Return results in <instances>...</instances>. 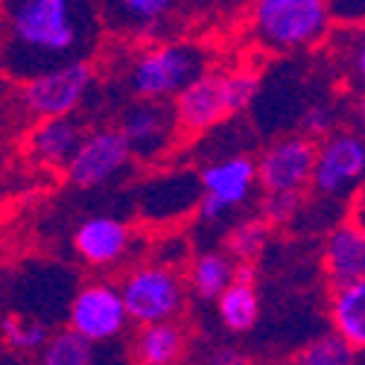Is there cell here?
I'll use <instances>...</instances> for the list:
<instances>
[{
  "mask_svg": "<svg viewBox=\"0 0 365 365\" xmlns=\"http://www.w3.org/2000/svg\"><path fill=\"white\" fill-rule=\"evenodd\" d=\"M193 365H249V359L237 345L217 342V345H205L193 359Z\"/></svg>",
  "mask_w": 365,
  "mask_h": 365,
  "instance_id": "cell-28",
  "label": "cell"
},
{
  "mask_svg": "<svg viewBox=\"0 0 365 365\" xmlns=\"http://www.w3.org/2000/svg\"><path fill=\"white\" fill-rule=\"evenodd\" d=\"M103 29L97 0H0V68L29 82L94 56Z\"/></svg>",
  "mask_w": 365,
  "mask_h": 365,
  "instance_id": "cell-1",
  "label": "cell"
},
{
  "mask_svg": "<svg viewBox=\"0 0 365 365\" xmlns=\"http://www.w3.org/2000/svg\"><path fill=\"white\" fill-rule=\"evenodd\" d=\"M319 140L287 135L269 143L257 158V181L263 193H304L313 187Z\"/></svg>",
  "mask_w": 365,
  "mask_h": 365,
  "instance_id": "cell-10",
  "label": "cell"
},
{
  "mask_svg": "<svg viewBox=\"0 0 365 365\" xmlns=\"http://www.w3.org/2000/svg\"><path fill=\"white\" fill-rule=\"evenodd\" d=\"M260 91L255 71H205L173 100L181 135H202L246 111Z\"/></svg>",
  "mask_w": 365,
  "mask_h": 365,
  "instance_id": "cell-3",
  "label": "cell"
},
{
  "mask_svg": "<svg viewBox=\"0 0 365 365\" xmlns=\"http://www.w3.org/2000/svg\"><path fill=\"white\" fill-rule=\"evenodd\" d=\"M132 161V149L120 129H94L79 143L76 155L65 167V175L73 187L94 190L114 181Z\"/></svg>",
  "mask_w": 365,
  "mask_h": 365,
  "instance_id": "cell-12",
  "label": "cell"
},
{
  "mask_svg": "<svg viewBox=\"0 0 365 365\" xmlns=\"http://www.w3.org/2000/svg\"><path fill=\"white\" fill-rule=\"evenodd\" d=\"M339 24H365V0H330Z\"/></svg>",
  "mask_w": 365,
  "mask_h": 365,
  "instance_id": "cell-29",
  "label": "cell"
},
{
  "mask_svg": "<svg viewBox=\"0 0 365 365\" xmlns=\"http://www.w3.org/2000/svg\"><path fill=\"white\" fill-rule=\"evenodd\" d=\"M304 210V193H266L260 205V217L269 225H287Z\"/></svg>",
  "mask_w": 365,
  "mask_h": 365,
  "instance_id": "cell-26",
  "label": "cell"
},
{
  "mask_svg": "<svg viewBox=\"0 0 365 365\" xmlns=\"http://www.w3.org/2000/svg\"><path fill=\"white\" fill-rule=\"evenodd\" d=\"M94 88V68L88 58L68 62L41 76L24 82V103L38 120L41 117H73Z\"/></svg>",
  "mask_w": 365,
  "mask_h": 365,
  "instance_id": "cell-9",
  "label": "cell"
},
{
  "mask_svg": "<svg viewBox=\"0 0 365 365\" xmlns=\"http://www.w3.org/2000/svg\"><path fill=\"white\" fill-rule=\"evenodd\" d=\"M53 333H56V327L36 316H21V313L0 316V342H4V348L9 354H18V356L38 354L50 342Z\"/></svg>",
  "mask_w": 365,
  "mask_h": 365,
  "instance_id": "cell-22",
  "label": "cell"
},
{
  "mask_svg": "<svg viewBox=\"0 0 365 365\" xmlns=\"http://www.w3.org/2000/svg\"><path fill=\"white\" fill-rule=\"evenodd\" d=\"M359 365H365V354H359Z\"/></svg>",
  "mask_w": 365,
  "mask_h": 365,
  "instance_id": "cell-32",
  "label": "cell"
},
{
  "mask_svg": "<svg viewBox=\"0 0 365 365\" xmlns=\"http://www.w3.org/2000/svg\"><path fill=\"white\" fill-rule=\"evenodd\" d=\"M117 129L123 132L132 158L155 161L173 146L175 135H181L175 108L170 100H132L120 111Z\"/></svg>",
  "mask_w": 365,
  "mask_h": 365,
  "instance_id": "cell-11",
  "label": "cell"
},
{
  "mask_svg": "<svg viewBox=\"0 0 365 365\" xmlns=\"http://www.w3.org/2000/svg\"><path fill=\"white\" fill-rule=\"evenodd\" d=\"M330 132H336V111H333L330 106L319 103V106H310L307 111L301 114V135H307L313 140H322Z\"/></svg>",
  "mask_w": 365,
  "mask_h": 365,
  "instance_id": "cell-27",
  "label": "cell"
},
{
  "mask_svg": "<svg viewBox=\"0 0 365 365\" xmlns=\"http://www.w3.org/2000/svg\"><path fill=\"white\" fill-rule=\"evenodd\" d=\"M199 185H202L199 217L205 222H217L252 199L255 187L260 185L257 161H252L249 155L217 158L199 173Z\"/></svg>",
  "mask_w": 365,
  "mask_h": 365,
  "instance_id": "cell-8",
  "label": "cell"
},
{
  "mask_svg": "<svg viewBox=\"0 0 365 365\" xmlns=\"http://www.w3.org/2000/svg\"><path fill=\"white\" fill-rule=\"evenodd\" d=\"M237 269H240V263L225 249L199 252L187 263V289L196 301L217 304V298L237 281Z\"/></svg>",
  "mask_w": 365,
  "mask_h": 365,
  "instance_id": "cell-21",
  "label": "cell"
},
{
  "mask_svg": "<svg viewBox=\"0 0 365 365\" xmlns=\"http://www.w3.org/2000/svg\"><path fill=\"white\" fill-rule=\"evenodd\" d=\"M187 330L175 319L138 327L129 354L135 365H181L187 356Z\"/></svg>",
  "mask_w": 365,
  "mask_h": 365,
  "instance_id": "cell-17",
  "label": "cell"
},
{
  "mask_svg": "<svg viewBox=\"0 0 365 365\" xmlns=\"http://www.w3.org/2000/svg\"><path fill=\"white\" fill-rule=\"evenodd\" d=\"M103 26L111 36H152L170 21L178 0H97Z\"/></svg>",
  "mask_w": 365,
  "mask_h": 365,
  "instance_id": "cell-15",
  "label": "cell"
},
{
  "mask_svg": "<svg viewBox=\"0 0 365 365\" xmlns=\"http://www.w3.org/2000/svg\"><path fill=\"white\" fill-rule=\"evenodd\" d=\"M249 24L255 41L269 53H301L333 36L330 0H252Z\"/></svg>",
  "mask_w": 365,
  "mask_h": 365,
  "instance_id": "cell-2",
  "label": "cell"
},
{
  "mask_svg": "<svg viewBox=\"0 0 365 365\" xmlns=\"http://www.w3.org/2000/svg\"><path fill=\"white\" fill-rule=\"evenodd\" d=\"M123 356L129 354L117 351V342L100 345V342L85 339L82 333L71 327H62L36 354V365H117V359H123Z\"/></svg>",
  "mask_w": 365,
  "mask_h": 365,
  "instance_id": "cell-18",
  "label": "cell"
},
{
  "mask_svg": "<svg viewBox=\"0 0 365 365\" xmlns=\"http://www.w3.org/2000/svg\"><path fill=\"white\" fill-rule=\"evenodd\" d=\"M327 41L348 85L365 94V24H342Z\"/></svg>",
  "mask_w": 365,
  "mask_h": 365,
  "instance_id": "cell-23",
  "label": "cell"
},
{
  "mask_svg": "<svg viewBox=\"0 0 365 365\" xmlns=\"http://www.w3.org/2000/svg\"><path fill=\"white\" fill-rule=\"evenodd\" d=\"M85 140V129L76 117H41L29 132V155L41 167H68Z\"/></svg>",
  "mask_w": 365,
  "mask_h": 365,
  "instance_id": "cell-16",
  "label": "cell"
},
{
  "mask_svg": "<svg viewBox=\"0 0 365 365\" xmlns=\"http://www.w3.org/2000/svg\"><path fill=\"white\" fill-rule=\"evenodd\" d=\"M313 190L322 199H348L365 190V132L336 129L319 140Z\"/></svg>",
  "mask_w": 365,
  "mask_h": 365,
  "instance_id": "cell-6",
  "label": "cell"
},
{
  "mask_svg": "<svg viewBox=\"0 0 365 365\" xmlns=\"http://www.w3.org/2000/svg\"><path fill=\"white\" fill-rule=\"evenodd\" d=\"M322 272L330 287L365 278V225L351 217L333 228L322 246Z\"/></svg>",
  "mask_w": 365,
  "mask_h": 365,
  "instance_id": "cell-14",
  "label": "cell"
},
{
  "mask_svg": "<svg viewBox=\"0 0 365 365\" xmlns=\"http://www.w3.org/2000/svg\"><path fill=\"white\" fill-rule=\"evenodd\" d=\"M292 365H359V351H354L339 333H322V336L304 342Z\"/></svg>",
  "mask_w": 365,
  "mask_h": 365,
  "instance_id": "cell-24",
  "label": "cell"
},
{
  "mask_svg": "<svg viewBox=\"0 0 365 365\" xmlns=\"http://www.w3.org/2000/svg\"><path fill=\"white\" fill-rule=\"evenodd\" d=\"M330 330L359 354H365V278L342 287H330L327 298Z\"/></svg>",
  "mask_w": 365,
  "mask_h": 365,
  "instance_id": "cell-20",
  "label": "cell"
},
{
  "mask_svg": "<svg viewBox=\"0 0 365 365\" xmlns=\"http://www.w3.org/2000/svg\"><path fill=\"white\" fill-rule=\"evenodd\" d=\"M257 272L252 263H240L237 281L217 298V316L228 333H249L260 319V295H257Z\"/></svg>",
  "mask_w": 365,
  "mask_h": 365,
  "instance_id": "cell-19",
  "label": "cell"
},
{
  "mask_svg": "<svg viewBox=\"0 0 365 365\" xmlns=\"http://www.w3.org/2000/svg\"><path fill=\"white\" fill-rule=\"evenodd\" d=\"M65 324L71 330L82 333V336L91 342H100V345L120 342L126 336V327L132 324L123 292H120V284L88 281V284L76 287Z\"/></svg>",
  "mask_w": 365,
  "mask_h": 365,
  "instance_id": "cell-7",
  "label": "cell"
},
{
  "mask_svg": "<svg viewBox=\"0 0 365 365\" xmlns=\"http://www.w3.org/2000/svg\"><path fill=\"white\" fill-rule=\"evenodd\" d=\"M126 310L135 327L158 324V322H175L185 310L187 301V281L178 275L173 263H135L123 281H120Z\"/></svg>",
  "mask_w": 365,
  "mask_h": 365,
  "instance_id": "cell-5",
  "label": "cell"
},
{
  "mask_svg": "<svg viewBox=\"0 0 365 365\" xmlns=\"http://www.w3.org/2000/svg\"><path fill=\"white\" fill-rule=\"evenodd\" d=\"M0 365H24L18 354H9V356H0Z\"/></svg>",
  "mask_w": 365,
  "mask_h": 365,
  "instance_id": "cell-31",
  "label": "cell"
},
{
  "mask_svg": "<svg viewBox=\"0 0 365 365\" xmlns=\"http://www.w3.org/2000/svg\"><path fill=\"white\" fill-rule=\"evenodd\" d=\"M135 249V231L117 217H91L73 231V252L91 269H117Z\"/></svg>",
  "mask_w": 365,
  "mask_h": 365,
  "instance_id": "cell-13",
  "label": "cell"
},
{
  "mask_svg": "<svg viewBox=\"0 0 365 365\" xmlns=\"http://www.w3.org/2000/svg\"><path fill=\"white\" fill-rule=\"evenodd\" d=\"M207 71V53L187 41H158L135 53L123 85L132 100H175Z\"/></svg>",
  "mask_w": 365,
  "mask_h": 365,
  "instance_id": "cell-4",
  "label": "cell"
},
{
  "mask_svg": "<svg viewBox=\"0 0 365 365\" xmlns=\"http://www.w3.org/2000/svg\"><path fill=\"white\" fill-rule=\"evenodd\" d=\"M269 222L263 217H249L237 222L228 234H225V252L237 260V263H257L260 255L266 252V242H269Z\"/></svg>",
  "mask_w": 365,
  "mask_h": 365,
  "instance_id": "cell-25",
  "label": "cell"
},
{
  "mask_svg": "<svg viewBox=\"0 0 365 365\" xmlns=\"http://www.w3.org/2000/svg\"><path fill=\"white\" fill-rule=\"evenodd\" d=\"M354 217L365 225V190H362V196H359V202H356V207H354Z\"/></svg>",
  "mask_w": 365,
  "mask_h": 365,
  "instance_id": "cell-30",
  "label": "cell"
}]
</instances>
